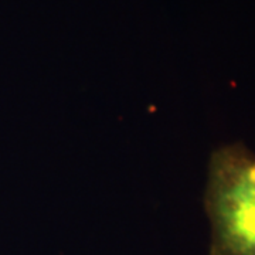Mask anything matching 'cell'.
Returning <instances> with one entry per match:
<instances>
[{
  "label": "cell",
  "mask_w": 255,
  "mask_h": 255,
  "mask_svg": "<svg viewBox=\"0 0 255 255\" xmlns=\"http://www.w3.org/2000/svg\"><path fill=\"white\" fill-rule=\"evenodd\" d=\"M204 210L210 255H255V153L244 143L211 152Z\"/></svg>",
  "instance_id": "cell-1"
}]
</instances>
